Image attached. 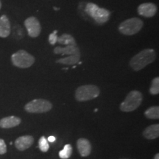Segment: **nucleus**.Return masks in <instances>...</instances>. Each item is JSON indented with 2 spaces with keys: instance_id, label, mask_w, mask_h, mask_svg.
I'll return each instance as SVG.
<instances>
[{
  "instance_id": "a211bd4d",
  "label": "nucleus",
  "mask_w": 159,
  "mask_h": 159,
  "mask_svg": "<svg viewBox=\"0 0 159 159\" xmlns=\"http://www.w3.org/2000/svg\"><path fill=\"white\" fill-rule=\"evenodd\" d=\"M144 115L147 118L150 119H159V107L152 106L149 108L144 112Z\"/></svg>"
},
{
  "instance_id": "aec40b11",
  "label": "nucleus",
  "mask_w": 159,
  "mask_h": 159,
  "mask_svg": "<svg viewBox=\"0 0 159 159\" xmlns=\"http://www.w3.org/2000/svg\"><path fill=\"white\" fill-rule=\"evenodd\" d=\"M150 92L151 94L156 95L159 93V77H156L152 80L151 86L150 89Z\"/></svg>"
},
{
  "instance_id": "f257e3e1",
  "label": "nucleus",
  "mask_w": 159,
  "mask_h": 159,
  "mask_svg": "<svg viewBox=\"0 0 159 159\" xmlns=\"http://www.w3.org/2000/svg\"><path fill=\"white\" fill-rule=\"evenodd\" d=\"M156 57V53L154 49H144L130 59V66L134 71H140L153 62Z\"/></svg>"
},
{
  "instance_id": "6ab92c4d",
  "label": "nucleus",
  "mask_w": 159,
  "mask_h": 159,
  "mask_svg": "<svg viewBox=\"0 0 159 159\" xmlns=\"http://www.w3.org/2000/svg\"><path fill=\"white\" fill-rule=\"evenodd\" d=\"M72 154V147L71 144H66L62 150L59 152V157L61 159H68Z\"/></svg>"
},
{
  "instance_id": "4468645a",
  "label": "nucleus",
  "mask_w": 159,
  "mask_h": 159,
  "mask_svg": "<svg viewBox=\"0 0 159 159\" xmlns=\"http://www.w3.org/2000/svg\"><path fill=\"white\" fill-rule=\"evenodd\" d=\"M11 27L8 18L6 15L0 17V37L7 38L11 34Z\"/></svg>"
},
{
  "instance_id": "f03ea898",
  "label": "nucleus",
  "mask_w": 159,
  "mask_h": 159,
  "mask_svg": "<svg viewBox=\"0 0 159 159\" xmlns=\"http://www.w3.org/2000/svg\"><path fill=\"white\" fill-rule=\"evenodd\" d=\"M143 100V95L140 91H131L125 97V100L121 103L119 108L123 112H131L140 106Z\"/></svg>"
},
{
  "instance_id": "5701e85b",
  "label": "nucleus",
  "mask_w": 159,
  "mask_h": 159,
  "mask_svg": "<svg viewBox=\"0 0 159 159\" xmlns=\"http://www.w3.org/2000/svg\"><path fill=\"white\" fill-rule=\"evenodd\" d=\"M7 152V145L5 141L0 139V155H4Z\"/></svg>"
},
{
  "instance_id": "dca6fc26",
  "label": "nucleus",
  "mask_w": 159,
  "mask_h": 159,
  "mask_svg": "<svg viewBox=\"0 0 159 159\" xmlns=\"http://www.w3.org/2000/svg\"><path fill=\"white\" fill-rule=\"evenodd\" d=\"M80 59V54L71 55H69L68 57H63V58H60L58 60H57L56 63L64 65H74L79 62Z\"/></svg>"
},
{
  "instance_id": "b1692460",
  "label": "nucleus",
  "mask_w": 159,
  "mask_h": 159,
  "mask_svg": "<svg viewBox=\"0 0 159 159\" xmlns=\"http://www.w3.org/2000/svg\"><path fill=\"white\" fill-rule=\"evenodd\" d=\"M55 140H56V138H55V137L53 136H50L48 138V139H47V141H48L49 142H51V143L54 142Z\"/></svg>"
},
{
  "instance_id": "2eb2a0df",
  "label": "nucleus",
  "mask_w": 159,
  "mask_h": 159,
  "mask_svg": "<svg viewBox=\"0 0 159 159\" xmlns=\"http://www.w3.org/2000/svg\"><path fill=\"white\" fill-rule=\"evenodd\" d=\"M143 136L145 139L152 140L158 138L159 136V125L155 124L148 126L143 131Z\"/></svg>"
},
{
  "instance_id": "f3484780",
  "label": "nucleus",
  "mask_w": 159,
  "mask_h": 159,
  "mask_svg": "<svg viewBox=\"0 0 159 159\" xmlns=\"http://www.w3.org/2000/svg\"><path fill=\"white\" fill-rule=\"evenodd\" d=\"M57 42L59 43L60 44L66 45V46H69V45L77 46L74 38L69 34H63L60 37H57Z\"/></svg>"
},
{
  "instance_id": "bb28decb",
  "label": "nucleus",
  "mask_w": 159,
  "mask_h": 159,
  "mask_svg": "<svg viewBox=\"0 0 159 159\" xmlns=\"http://www.w3.org/2000/svg\"><path fill=\"white\" fill-rule=\"evenodd\" d=\"M1 7H2V2L1 1H0V9H1Z\"/></svg>"
},
{
  "instance_id": "ddd939ff",
  "label": "nucleus",
  "mask_w": 159,
  "mask_h": 159,
  "mask_svg": "<svg viewBox=\"0 0 159 159\" xmlns=\"http://www.w3.org/2000/svg\"><path fill=\"white\" fill-rule=\"evenodd\" d=\"M54 53L56 55H68V56L71 55L80 54V49L77 47V46L73 45L66 46L65 47H55L54 49Z\"/></svg>"
},
{
  "instance_id": "cd10ccee",
  "label": "nucleus",
  "mask_w": 159,
  "mask_h": 159,
  "mask_svg": "<svg viewBox=\"0 0 159 159\" xmlns=\"http://www.w3.org/2000/svg\"><path fill=\"white\" fill-rule=\"evenodd\" d=\"M120 159H127V158H120Z\"/></svg>"
},
{
  "instance_id": "1a4fd4ad",
  "label": "nucleus",
  "mask_w": 159,
  "mask_h": 159,
  "mask_svg": "<svg viewBox=\"0 0 159 159\" xmlns=\"http://www.w3.org/2000/svg\"><path fill=\"white\" fill-rule=\"evenodd\" d=\"M157 6L153 3H143L139 6L138 13L139 15L144 17L151 18L153 17L157 13Z\"/></svg>"
},
{
  "instance_id": "393cba45",
  "label": "nucleus",
  "mask_w": 159,
  "mask_h": 159,
  "mask_svg": "<svg viewBox=\"0 0 159 159\" xmlns=\"http://www.w3.org/2000/svg\"><path fill=\"white\" fill-rule=\"evenodd\" d=\"M153 159H159V154L156 153V155H155Z\"/></svg>"
},
{
  "instance_id": "9b49d317",
  "label": "nucleus",
  "mask_w": 159,
  "mask_h": 159,
  "mask_svg": "<svg viewBox=\"0 0 159 159\" xmlns=\"http://www.w3.org/2000/svg\"><path fill=\"white\" fill-rule=\"evenodd\" d=\"M77 148L81 156L87 157L91 152V144L88 139L80 138L77 141Z\"/></svg>"
},
{
  "instance_id": "4be33fe9",
  "label": "nucleus",
  "mask_w": 159,
  "mask_h": 159,
  "mask_svg": "<svg viewBox=\"0 0 159 159\" xmlns=\"http://www.w3.org/2000/svg\"><path fill=\"white\" fill-rule=\"evenodd\" d=\"M57 30H55L52 33H51L49 36V43H51L52 45H54L56 43L57 40Z\"/></svg>"
},
{
  "instance_id": "9d476101",
  "label": "nucleus",
  "mask_w": 159,
  "mask_h": 159,
  "mask_svg": "<svg viewBox=\"0 0 159 159\" xmlns=\"http://www.w3.org/2000/svg\"><path fill=\"white\" fill-rule=\"evenodd\" d=\"M34 142V139L32 136H20L15 141V147L19 151H24L30 148Z\"/></svg>"
},
{
  "instance_id": "423d86ee",
  "label": "nucleus",
  "mask_w": 159,
  "mask_h": 159,
  "mask_svg": "<svg viewBox=\"0 0 159 159\" xmlns=\"http://www.w3.org/2000/svg\"><path fill=\"white\" fill-rule=\"evenodd\" d=\"M12 63L15 66L27 69L35 63V57L25 50H19L11 56Z\"/></svg>"
},
{
  "instance_id": "39448f33",
  "label": "nucleus",
  "mask_w": 159,
  "mask_h": 159,
  "mask_svg": "<svg viewBox=\"0 0 159 159\" xmlns=\"http://www.w3.org/2000/svg\"><path fill=\"white\" fill-rule=\"evenodd\" d=\"M144 25L142 20L139 18H131L123 21L119 27V30L125 35H133L136 34L142 30Z\"/></svg>"
},
{
  "instance_id": "a878e982",
  "label": "nucleus",
  "mask_w": 159,
  "mask_h": 159,
  "mask_svg": "<svg viewBox=\"0 0 159 159\" xmlns=\"http://www.w3.org/2000/svg\"><path fill=\"white\" fill-rule=\"evenodd\" d=\"M54 10H55V11H58L59 8H57V7H54Z\"/></svg>"
},
{
  "instance_id": "7ed1b4c3",
  "label": "nucleus",
  "mask_w": 159,
  "mask_h": 159,
  "mask_svg": "<svg viewBox=\"0 0 159 159\" xmlns=\"http://www.w3.org/2000/svg\"><path fill=\"white\" fill-rule=\"evenodd\" d=\"M85 11L86 14L94 20L99 25H103L108 21L110 11L105 8H101L96 4L88 3L85 6Z\"/></svg>"
},
{
  "instance_id": "f8f14e48",
  "label": "nucleus",
  "mask_w": 159,
  "mask_h": 159,
  "mask_svg": "<svg viewBox=\"0 0 159 159\" xmlns=\"http://www.w3.org/2000/svg\"><path fill=\"white\" fill-rule=\"evenodd\" d=\"M21 119L19 117L11 116L5 117L0 119V128L4 129H8L16 127L21 124Z\"/></svg>"
},
{
  "instance_id": "412c9836",
  "label": "nucleus",
  "mask_w": 159,
  "mask_h": 159,
  "mask_svg": "<svg viewBox=\"0 0 159 159\" xmlns=\"http://www.w3.org/2000/svg\"><path fill=\"white\" fill-rule=\"evenodd\" d=\"M39 147L41 151L43 152H46L49 150V145L47 139L44 136H41L39 141Z\"/></svg>"
},
{
  "instance_id": "20e7f679",
  "label": "nucleus",
  "mask_w": 159,
  "mask_h": 159,
  "mask_svg": "<svg viewBox=\"0 0 159 159\" xmlns=\"http://www.w3.org/2000/svg\"><path fill=\"white\" fill-rule=\"evenodd\" d=\"M100 91L97 85H85L80 86L75 91V99L78 102H85L97 98Z\"/></svg>"
},
{
  "instance_id": "0eeeda50",
  "label": "nucleus",
  "mask_w": 159,
  "mask_h": 159,
  "mask_svg": "<svg viewBox=\"0 0 159 159\" xmlns=\"http://www.w3.org/2000/svg\"><path fill=\"white\" fill-rule=\"evenodd\" d=\"M52 108V104L43 99H35L30 101L25 105V109L27 112L33 114L48 112Z\"/></svg>"
},
{
  "instance_id": "6e6552de",
  "label": "nucleus",
  "mask_w": 159,
  "mask_h": 159,
  "mask_svg": "<svg viewBox=\"0 0 159 159\" xmlns=\"http://www.w3.org/2000/svg\"><path fill=\"white\" fill-rule=\"evenodd\" d=\"M25 26L27 30L29 36L36 38L41 32V27L39 21L34 16L27 18L25 21Z\"/></svg>"
}]
</instances>
